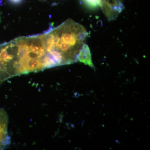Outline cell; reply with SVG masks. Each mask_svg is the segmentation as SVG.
Segmentation results:
<instances>
[{"mask_svg":"<svg viewBox=\"0 0 150 150\" xmlns=\"http://www.w3.org/2000/svg\"><path fill=\"white\" fill-rule=\"evenodd\" d=\"M103 12L109 21L117 18L124 8L123 0H100Z\"/></svg>","mask_w":150,"mask_h":150,"instance_id":"obj_1","label":"cell"},{"mask_svg":"<svg viewBox=\"0 0 150 150\" xmlns=\"http://www.w3.org/2000/svg\"><path fill=\"white\" fill-rule=\"evenodd\" d=\"M8 116L4 108H0V150L4 149L11 143L8 134Z\"/></svg>","mask_w":150,"mask_h":150,"instance_id":"obj_2","label":"cell"},{"mask_svg":"<svg viewBox=\"0 0 150 150\" xmlns=\"http://www.w3.org/2000/svg\"><path fill=\"white\" fill-rule=\"evenodd\" d=\"M78 61L82 62L86 65L89 66L91 68L94 69L93 63L91 53L88 46L84 43L81 48L79 56H78Z\"/></svg>","mask_w":150,"mask_h":150,"instance_id":"obj_3","label":"cell"},{"mask_svg":"<svg viewBox=\"0 0 150 150\" xmlns=\"http://www.w3.org/2000/svg\"><path fill=\"white\" fill-rule=\"evenodd\" d=\"M89 8L96 9L101 6L100 0H81Z\"/></svg>","mask_w":150,"mask_h":150,"instance_id":"obj_4","label":"cell"},{"mask_svg":"<svg viewBox=\"0 0 150 150\" xmlns=\"http://www.w3.org/2000/svg\"><path fill=\"white\" fill-rule=\"evenodd\" d=\"M9 1L12 4H19L21 3L23 0H9Z\"/></svg>","mask_w":150,"mask_h":150,"instance_id":"obj_5","label":"cell"},{"mask_svg":"<svg viewBox=\"0 0 150 150\" xmlns=\"http://www.w3.org/2000/svg\"><path fill=\"white\" fill-rule=\"evenodd\" d=\"M40 1H46V0H40Z\"/></svg>","mask_w":150,"mask_h":150,"instance_id":"obj_6","label":"cell"},{"mask_svg":"<svg viewBox=\"0 0 150 150\" xmlns=\"http://www.w3.org/2000/svg\"><path fill=\"white\" fill-rule=\"evenodd\" d=\"M0 20H1V18H0Z\"/></svg>","mask_w":150,"mask_h":150,"instance_id":"obj_7","label":"cell"}]
</instances>
